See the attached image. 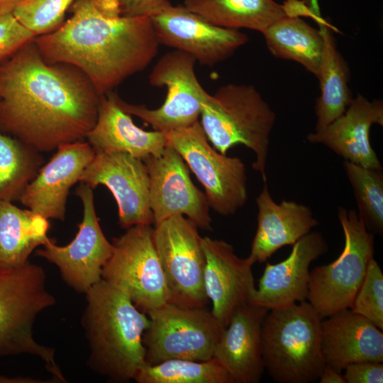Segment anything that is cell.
<instances>
[{"label": "cell", "instance_id": "26", "mask_svg": "<svg viewBox=\"0 0 383 383\" xmlns=\"http://www.w3.org/2000/svg\"><path fill=\"white\" fill-rule=\"evenodd\" d=\"M48 219L0 201V270L23 265L30 255L50 238Z\"/></svg>", "mask_w": 383, "mask_h": 383}, {"label": "cell", "instance_id": "22", "mask_svg": "<svg viewBox=\"0 0 383 383\" xmlns=\"http://www.w3.org/2000/svg\"><path fill=\"white\" fill-rule=\"evenodd\" d=\"M321 351L339 372L354 362H382V330L350 309L340 310L321 321Z\"/></svg>", "mask_w": 383, "mask_h": 383}, {"label": "cell", "instance_id": "39", "mask_svg": "<svg viewBox=\"0 0 383 383\" xmlns=\"http://www.w3.org/2000/svg\"><path fill=\"white\" fill-rule=\"evenodd\" d=\"M44 382L38 379H30L28 377H10L0 374V383H38Z\"/></svg>", "mask_w": 383, "mask_h": 383}, {"label": "cell", "instance_id": "27", "mask_svg": "<svg viewBox=\"0 0 383 383\" xmlns=\"http://www.w3.org/2000/svg\"><path fill=\"white\" fill-rule=\"evenodd\" d=\"M183 6L216 26L261 33L288 16L284 6L274 0H184Z\"/></svg>", "mask_w": 383, "mask_h": 383}, {"label": "cell", "instance_id": "13", "mask_svg": "<svg viewBox=\"0 0 383 383\" xmlns=\"http://www.w3.org/2000/svg\"><path fill=\"white\" fill-rule=\"evenodd\" d=\"M76 195L83 206V218L74 238L59 246L49 238L35 255L55 265L66 284L79 293H86L101 279L104 265L113 252V245L104 235L96 216L93 188L81 182Z\"/></svg>", "mask_w": 383, "mask_h": 383}, {"label": "cell", "instance_id": "23", "mask_svg": "<svg viewBox=\"0 0 383 383\" xmlns=\"http://www.w3.org/2000/svg\"><path fill=\"white\" fill-rule=\"evenodd\" d=\"M113 91L101 99L96 121L86 136L95 152H126L144 160L161 155L167 145L166 133L146 131L133 123L118 105Z\"/></svg>", "mask_w": 383, "mask_h": 383}, {"label": "cell", "instance_id": "19", "mask_svg": "<svg viewBox=\"0 0 383 383\" xmlns=\"http://www.w3.org/2000/svg\"><path fill=\"white\" fill-rule=\"evenodd\" d=\"M292 245L286 259L266 265L249 304L271 310L307 300L310 265L328 245L320 232L311 231Z\"/></svg>", "mask_w": 383, "mask_h": 383}, {"label": "cell", "instance_id": "2", "mask_svg": "<svg viewBox=\"0 0 383 383\" xmlns=\"http://www.w3.org/2000/svg\"><path fill=\"white\" fill-rule=\"evenodd\" d=\"M72 16L34 43L49 63L79 70L99 94L105 95L144 70L160 43L150 18H128L102 10L94 0H75Z\"/></svg>", "mask_w": 383, "mask_h": 383}, {"label": "cell", "instance_id": "28", "mask_svg": "<svg viewBox=\"0 0 383 383\" xmlns=\"http://www.w3.org/2000/svg\"><path fill=\"white\" fill-rule=\"evenodd\" d=\"M262 35L272 55L296 62L318 78L323 48L320 30L299 16H286L270 26Z\"/></svg>", "mask_w": 383, "mask_h": 383}, {"label": "cell", "instance_id": "36", "mask_svg": "<svg viewBox=\"0 0 383 383\" xmlns=\"http://www.w3.org/2000/svg\"><path fill=\"white\" fill-rule=\"evenodd\" d=\"M121 15L128 18H152L170 7L169 0H118Z\"/></svg>", "mask_w": 383, "mask_h": 383}, {"label": "cell", "instance_id": "34", "mask_svg": "<svg viewBox=\"0 0 383 383\" xmlns=\"http://www.w3.org/2000/svg\"><path fill=\"white\" fill-rule=\"evenodd\" d=\"M35 38L12 13H0V64Z\"/></svg>", "mask_w": 383, "mask_h": 383}, {"label": "cell", "instance_id": "25", "mask_svg": "<svg viewBox=\"0 0 383 383\" xmlns=\"http://www.w3.org/2000/svg\"><path fill=\"white\" fill-rule=\"evenodd\" d=\"M323 37V48L318 79L321 95L315 106L316 131H321L342 116L353 101L348 86L350 71L349 66L338 50L331 28L323 20L318 21Z\"/></svg>", "mask_w": 383, "mask_h": 383}, {"label": "cell", "instance_id": "38", "mask_svg": "<svg viewBox=\"0 0 383 383\" xmlns=\"http://www.w3.org/2000/svg\"><path fill=\"white\" fill-rule=\"evenodd\" d=\"M23 0H0V13H13Z\"/></svg>", "mask_w": 383, "mask_h": 383}, {"label": "cell", "instance_id": "1", "mask_svg": "<svg viewBox=\"0 0 383 383\" xmlns=\"http://www.w3.org/2000/svg\"><path fill=\"white\" fill-rule=\"evenodd\" d=\"M101 96L77 68L46 62L33 40L0 64V131L51 152L86 138Z\"/></svg>", "mask_w": 383, "mask_h": 383}, {"label": "cell", "instance_id": "30", "mask_svg": "<svg viewBox=\"0 0 383 383\" xmlns=\"http://www.w3.org/2000/svg\"><path fill=\"white\" fill-rule=\"evenodd\" d=\"M134 380L138 383H234L214 357L206 361L170 359L153 365L145 364Z\"/></svg>", "mask_w": 383, "mask_h": 383}, {"label": "cell", "instance_id": "16", "mask_svg": "<svg viewBox=\"0 0 383 383\" xmlns=\"http://www.w3.org/2000/svg\"><path fill=\"white\" fill-rule=\"evenodd\" d=\"M150 178V204L155 224L176 215H186L201 229L211 231L205 194L192 182L188 166L167 144L162 154L143 160Z\"/></svg>", "mask_w": 383, "mask_h": 383}, {"label": "cell", "instance_id": "12", "mask_svg": "<svg viewBox=\"0 0 383 383\" xmlns=\"http://www.w3.org/2000/svg\"><path fill=\"white\" fill-rule=\"evenodd\" d=\"M153 239L170 293L168 303L206 307V257L196 225L182 215L173 216L155 224Z\"/></svg>", "mask_w": 383, "mask_h": 383}, {"label": "cell", "instance_id": "24", "mask_svg": "<svg viewBox=\"0 0 383 383\" xmlns=\"http://www.w3.org/2000/svg\"><path fill=\"white\" fill-rule=\"evenodd\" d=\"M257 228L248 257L264 262L284 246L293 245L317 226L312 210L293 201H274L267 182L256 198Z\"/></svg>", "mask_w": 383, "mask_h": 383}, {"label": "cell", "instance_id": "3", "mask_svg": "<svg viewBox=\"0 0 383 383\" xmlns=\"http://www.w3.org/2000/svg\"><path fill=\"white\" fill-rule=\"evenodd\" d=\"M85 294L82 325L89 348L88 366L112 382L134 379L145 364L143 335L148 316L102 279Z\"/></svg>", "mask_w": 383, "mask_h": 383}, {"label": "cell", "instance_id": "21", "mask_svg": "<svg viewBox=\"0 0 383 383\" xmlns=\"http://www.w3.org/2000/svg\"><path fill=\"white\" fill-rule=\"evenodd\" d=\"M269 310L247 304L232 314L216 344L213 357L234 383H257L265 370L261 328Z\"/></svg>", "mask_w": 383, "mask_h": 383}, {"label": "cell", "instance_id": "32", "mask_svg": "<svg viewBox=\"0 0 383 383\" xmlns=\"http://www.w3.org/2000/svg\"><path fill=\"white\" fill-rule=\"evenodd\" d=\"M75 0H23L13 11L15 18L35 37L50 33L65 22Z\"/></svg>", "mask_w": 383, "mask_h": 383}, {"label": "cell", "instance_id": "20", "mask_svg": "<svg viewBox=\"0 0 383 383\" xmlns=\"http://www.w3.org/2000/svg\"><path fill=\"white\" fill-rule=\"evenodd\" d=\"M373 124L383 126V101H370L358 94L342 116L323 130L308 134L306 138L311 143L325 145L345 161L382 170L370 143Z\"/></svg>", "mask_w": 383, "mask_h": 383}, {"label": "cell", "instance_id": "29", "mask_svg": "<svg viewBox=\"0 0 383 383\" xmlns=\"http://www.w3.org/2000/svg\"><path fill=\"white\" fill-rule=\"evenodd\" d=\"M44 163L42 152L0 131V201H19Z\"/></svg>", "mask_w": 383, "mask_h": 383}, {"label": "cell", "instance_id": "11", "mask_svg": "<svg viewBox=\"0 0 383 383\" xmlns=\"http://www.w3.org/2000/svg\"><path fill=\"white\" fill-rule=\"evenodd\" d=\"M196 60L192 55L174 50L162 55L149 75L150 85L165 87L164 103L156 109L131 104L117 97L121 108L165 133L187 128L199 121L203 106L210 95L195 74Z\"/></svg>", "mask_w": 383, "mask_h": 383}, {"label": "cell", "instance_id": "10", "mask_svg": "<svg viewBox=\"0 0 383 383\" xmlns=\"http://www.w3.org/2000/svg\"><path fill=\"white\" fill-rule=\"evenodd\" d=\"M174 148L205 189L209 207L223 216L234 214L248 199L245 166L238 157L221 154L209 143L200 122L166 133Z\"/></svg>", "mask_w": 383, "mask_h": 383}, {"label": "cell", "instance_id": "4", "mask_svg": "<svg viewBox=\"0 0 383 383\" xmlns=\"http://www.w3.org/2000/svg\"><path fill=\"white\" fill-rule=\"evenodd\" d=\"M304 301L271 309L261 328L265 370L278 383H311L325 365L321 321Z\"/></svg>", "mask_w": 383, "mask_h": 383}, {"label": "cell", "instance_id": "35", "mask_svg": "<svg viewBox=\"0 0 383 383\" xmlns=\"http://www.w3.org/2000/svg\"><path fill=\"white\" fill-rule=\"evenodd\" d=\"M343 377L346 383H382L383 364L379 362L363 361L348 365Z\"/></svg>", "mask_w": 383, "mask_h": 383}, {"label": "cell", "instance_id": "37", "mask_svg": "<svg viewBox=\"0 0 383 383\" xmlns=\"http://www.w3.org/2000/svg\"><path fill=\"white\" fill-rule=\"evenodd\" d=\"M318 380L320 383H346L341 372L326 364L321 370Z\"/></svg>", "mask_w": 383, "mask_h": 383}, {"label": "cell", "instance_id": "5", "mask_svg": "<svg viewBox=\"0 0 383 383\" xmlns=\"http://www.w3.org/2000/svg\"><path fill=\"white\" fill-rule=\"evenodd\" d=\"M201 126L213 148L226 155L236 145L255 154L252 168L267 182L270 135L276 114L252 85L228 84L210 95L203 106Z\"/></svg>", "mask_w": 383, "mask_h": 383}, {"label": "cell", "instance_id": "17", "mask_svg": "<svg viewBox=\"0 0 383 383\" xmlns=\"http://www.w3.org/2000/svg\"><path fill=\"white\" fill-rule=\"evenodd\" d=\"M95 154L84 140L58 147L27 186L19 201L48 220L64 221L70 190L79 182Z\"/></svg>", "mask_w": 383, "mask_h": 383}, {"label": "cell", "instance_id": "9", "mask_svg": "<svg viewBox=\"0 0 383 383\" xmlns=\"http://www.w3.org/2000/svg\"><path fill=\"white\" fill-rule=\"evenodd\" d=\"M111 243L113 252L102 269L101 279L145 313L168 303L170 293L151 225L133 226Z\"/></svg>", "mask_w": 383, "mask_h": 383}, {"label": "cell", "instance_id": "15", "mask_svg": "<svg viewBox=\"0 0 383 383\" xmlns=\"http://www.w3.org/2000/svg\"><path fill=\"white\" fill-rule=\"evenodd\" d=\"M150 19L160 45L187 52L209 67L231 57L249 39L238 30L208 22L183 5H171Z\"/></svg>", "mask_w": 383, "mask_h": 383}, {"label": "cell", "instance_id": "14", "mask_svg": "<svg viewBox=\"0 0 383 383\" xmlns=\"http://www.w3.org/2000/svg\"><path fill=\"white\" fill-rule=\"evenodd\" d=\"M79 182L106 187L118 205L123 228L155 223L150 204V178L143 160L126 152H96Z\"/></svg>", "mask_w": 383, "mask_h": 383}, {"label": "cell", "instance_id": "6", "mask_svg": "<svg viewBox=\"0 0 383 383\" xmlns=\"http://www.w3.org/2000/svg\"><path fill=\"white\" fill-rule=\"evenodd\" d=\"M45 280L43 268L29 262L0 270V357L37 356L54 381L65 382L55 350L38 343L33 336L37 317L56 302L46 288Z\"/></svg>", "mask_w": 383, "mask_h": 383}, {"label": "cell", "instance_id": "33", "mask_svg": "<svg viewBox=\"0 0 383 383\" xmlns=\"http://www.w3.org/2000/svg\"><path fill=\"white\" fill-rule=\"evenodd\" d=\"M350 309L383 329V274L374 257L368 264Z\"/></svg>", "mask_w": 383, "mask_h": 383}, {"label": "cell", "instance_id": "18", "mask_svg": "<svg viewBox=\"0 0 383 383\" xmlns=\"http://www.w3.org/2000/svg\"><path fill=\"white\" fill-rule=\"evenodd\" d=\"M206 257L204 283L211 312L226 328L233 312L250 301L255 290L252 266L248 257H238L232 245L209 237L202 238Z\"/></svg>", "mask_w": 383, "mask_h": 383}, {"label": "cell", "instance_id": "8", "mask_svg": "<svg viewBox=\"0 0 383 383\" xmlns=\"http://www.w3.org/2000/svg\"><path fill=\"white\" fill-rule=\"evenodd\" d=\"M146 314L150 326L143 335L145 364L170 359L206 361L213 357L224 328L211 311L167 303Z\"/></svg>", "mask_w": 383, "mask_h": 383}, {"label": "cell", "instance_id": "7", "mask_svg": "<svg viewBox=\"0 0 383 383\" xmlns=\"http://www.w3.org/2000/svg\"><path fill=\"white\" fill-rule=\"evenodd\" d=\"M338 217L344 235V246L333 262L313 269L309 274L308 302L321 319L350 309L374 257V234L356 211L340 206Z\"/></svg>", "mask_w": 383, "mask_h": 383}, {"label": "cell", "instance_id": "31", "mask_svg": "<svg viewBox=\"0 0 383 383\" xmlns=\"http://www.w3.org/2000/svg\"><path fill=\"white\" fill-rule=\"evenodd\" d=\"M343 167L353 190L359 218L370 232L382 235V170L366 168L345 160Z\"/></svg>", "mask_w": 383, "mask_h": 383}]
</instances>
